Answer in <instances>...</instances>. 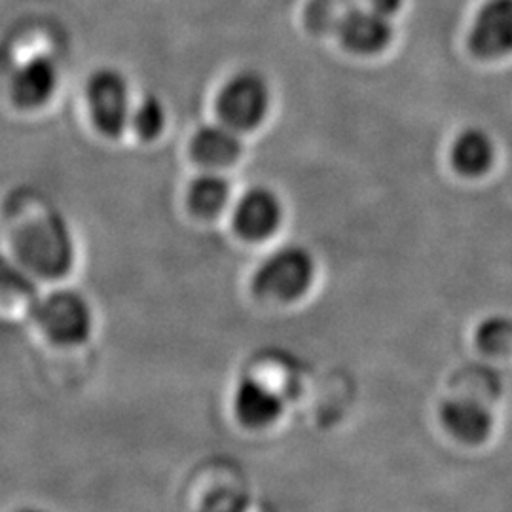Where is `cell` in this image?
Segmentation results:
<instances>
[{"label": "cell", "mask_w": 512, "mask_h": 512, "mask_svg": "<svg viewBox=\"0 0 512 512\" xmlns=\"http://www.w3.org/2000/svg\"><path fill=\"white\" fill-rule=\"evenodd\" d=\"M234 410L241 423L249 427H264L281 416L283 399L264 382L247 378L234 393Z\"/></svg>", "instance_id": "cell-11"}, {"label": "cell", "mask_w": 512, "mask_h": 512, "mask_svg": "<svg viewBox=\"0 0 512 512\" xmlns=\"http://www.w3.org/2000/svg\"><path fill=\"white\" fill-rule=\"evenodd\" d=\"M315 275L313 256L298 245H289L268 256L256 270V293L272 300H296L310 289Z\"/></svg>", "instance_id": "cell-2"}, {"label": "cell", "mask_w": 512, "mask_h": 512, "mask_svg": "<svg viewBox=\"0 0 512 512\" xmlns=\"http://www.w3.org/2000/svg\"><path fill=\"white\" fill-rule=\"evenodd\" d=\"M469 44L471 50L484 59L511 54L512 0H488L476 12Z\"/></svg>", "instance_id": "cell-6"}, {"label": "cell", "mask_w": 512, "mask_h": 512, "mask_svg": "<svg viewBox=\"0 0 512 512\" xmlns=\"http://www.w3.org/2000/svg\"><path fill=\"white\" fill-rule=\"evenodd\" d=\"M88 109L93 126L105 137H118L128 128L131 120V97L126 76L103 67L90 76L86 86Z\"/></svg>", "instance_id": "cell-5"}, {"label": "cell", "mask_w": 512, "mask_h": 512, "mask_svg": "<svg viewBox=\"0 0 512 512\" xmlns=\"http://www.w3.org/2000/svg\"><path fill=\"white\" fill-rule=\"evenodd\" d=\"M342 42L357 54H378L393 38L391 21L372 8H351L338 23Z\"/></svg>", "instance_id": "cell-8"}, {"label": "cell", "mask_w": 512, "mask_h": 512, "mask_svg": "<svg viewBox=\"0 0 512 512\" xmlns=\"http://www.w3.org/2000/svg\"><path fill=\"white\" fill-rule=\"evenodd\" d=\"M446 431L467 444H480L494 431V414L475 397H452L440 408Z\"/></svg>", "instance_id": "cell-9"}, {"label": "cell", "mask_w": 512, "mask_h": 512, "mask_svg": "<svg viewBox=\"0 0 512 512\" xmlns=\"http://www.w3.org/2000/svg\"><path fill=\"white\" fill-rule=\"evenodd\" d=\"M270 109L268 82L253 71L232 76L217 97L220 122L236 129L249 131L262 124Z\"/></svg>", "instance_id": "cell-4"}, {"label": "cell", "mask_w": 512, "mask_h": 512, "mask_svg": "<svg viewBox=\"0 0 512 512\" xmlns=\"http://www.w3.org/2000/svg\"><path fill=\"white\" fill-rule=\"evenodd\" d=\"M37 323L57 346H78L92 334V308L82 294L61 289L38 302Z\"/></svg>", "instance_id": "cell-3"}, {"label": "cell", "mask_w": 512, "mask_h": 512, "mask_svg": "<svg viewBox=\"0 0 512 512\" xmlns=\"http://www.w3.org/2000/svg\"><path fill=\"white\" fill-rule=\"evenodd\" d=\"M59 86V71L50 57L37 55L25 61L12 76V99L21 109L46 105Z\"/></svg>", "instance_id": "cell-10"}, {"label": "cell", "mask_w": 512, "mask_h": 512, "mask_svg": "<svg viewBox=\"0 0 512 512\" xmlns=\"http://www.w3.org/2000/svg\"><path fill=\"white\" fill-rule=\"evenodd\" d=\"M512 323L501 317H494L490 321H486L480 330H478V344L482 349L497 353V351H505L511 346Z\"/></svg>", "instance_id": "cell-16"}, {"label": "cell", "mask_w": 512, "mask_h": 512, "mask_svg": "<svg viewBox=\"0 0 512 512\" xmlns=\"http://www.w3.org/2000/svg\"><path fill=\"white\" fill-rule=\"evenodd\" d=\"M243 143L239 131L226 124H209L196 131L190 152L203 165H228L236 162L241 154Z\"/></svg>", "instance_id": "cell-12"}, {"label": "cell", "mask_w": 512, "mask_h": 512, "mask_svg": "<svg viewBox=\"0 0 512 512\" xmlns=\"http://www.w3.org/2000/svg\"><path fill=\"white\" fill-rule=\"evenodd\" d=\"M230 200V183L217 173H205L188 188V205L200 217H215Z\"/></svg>", "instance_id": "cell-14"}, {"label": "cell", "mask_w": 512, "mask_h": 512, "mask_svg": "<svg viewBox=\"0 0 512 512\" xmlns=\"http://www.w3.org/2000/svg\"><path fill=\"white\" fill-rule=\"evenodd\" d=\"M19 512H48L44 511V509H37V507H27V509H21Z\"/></svg>", "instance_id": "cell-19"}, {"label": "cell", "mask_w": 512, "mask_h": 512, "mask_svg": "<svg viewBox=\"0 0 512 512\" xmlns=\"http://www.w3.org/2000/svg\"><path fill=\"white\" fill-rule=\"evenodd\" d=\"M247 511V495L232 488L215 490L205 495L202 507L198 512H245Z\"/></svg>", "instance_id": "cell-17"}, {"label": "cell", "mask_w": 512, "mask_h": 512, "mask_svg": "<svg viewBox=\"0 0 512 512\" xmlns=\"http://www.w3.org/2000/svg\"><path fill=\"white\" fill-rule=\"evenodd\" d=\"M283 219V205L270 188L256 186L239 198L234 209V228L241 238L258 239L272 236Z\"/></svg>", "instance_id": "cell-7"}, {"label": "cell", "mask_w": 512, "mask_h": 512, "mask_svg": "<svg viewBox=\"0 0 512 512\" xmlns=\"http://www.w3.org/2000/svg\"><path fill=\"white\" fill-rule=\"evenodd\" d=\"M129 126L135 129V133L145 139V141H152L156 139L165 126V107L164 103L154 97V95H147L143 97L133 110H131V120Z\"/></svg>", "instance_id": "cell-15"}, {"label": "cell", "mask_w": 512, "mask_h": 512, "mask_svg": "<svg viewBox=\"0 0 512 512\" xmlns=\"http://www.w3.org/2000/svg\"><path fill=\"white\" fill-rule=\"evenodd\" d=\"M450 156L458 173L465 177H480L494 164V141L482 129H465L456 137Z\"/></svg>", "instance_id": "cell-13"}, {"label": "cell", "mask_w": 512, "mask_h": 512, "mask_svg": "<svg viewBox=\"0 0 512 512\" xmlns=\"http://www.w3.org/2000/svg\"><path fill=\"white\" fill-rule=\"evenodd\" d=\"M16 253L23 266L46 279L67 274L74 260L67 222L61 217H46L25 226L16 239Z\"/></svg>", "instance_id": "cell-1"}, {"label": "cell", "mask_w": 512, "mask_h": 512, "mask_svg": "<svg viewBox=\"0 0 512 512\" xmlns=\"http://www.w3.org/2000/svg\"><path fill=\"white\" fill-rule=\"evenodd\" d=\"M403 0H368V8L384 14V16H391L393 12H397L401 8Z\"/></svg>", "instance_id": "cell-18"}]
</instances>
